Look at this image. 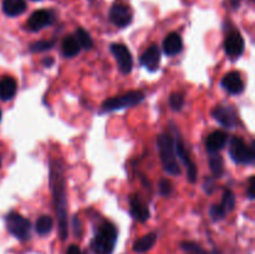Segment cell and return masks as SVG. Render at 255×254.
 Masks as SVG:
<instances>
[{"instance_id":"25","label":"cell","mask_w":255,"mask_h":254,"mask_svg":"<svg viewBox=\"0 0 255 254\" xmlns=\"http://www.w3.org/2000/svg\"><path fill=\"white\" fill-rule=\"evenodd\" d=\"M55 46L54 40H41V41H35L30 44V51L31 52H44L47 50H51Z\"/></svg>"},{"instance_id":"13","label":"cell","mask_w":255,"mask_h":254,"mask_svg":"<svg viewBox=\"0 0 255 254\" xmlns=\"http://www.w3.org/2000/svg\"><path fill=\"white\" fill-rule=\"evenodd\" d=\"M161 62V51L157 45H151L141 56L142 66L149 71H156Z\"/></svg>"},{"instance_id":"15","label":"cell","mask_w":255,"mask_h":254,"mask_svg":"<svg viewBox=\"0 0 255 254\" xmlns=\"http://www.w3.org/2000/svg\"><path fill=\"white\" fill-rule=\"evenodd\" d=\"M129 212L131 216L141 223H144L149 217L148 207L139 199L138 196H132L129 199Z\"/></svg>"},{"instance_id":"26","label":"cell","mask_w":255,"mask_h":254,"mask_svg":"<svg viewBox=\"0 0 255 254\" xmlns=\"http://www.w3.org/2000/svg\"><path fill=\"white\" fill-rule=\"evenodd\" d=\"M169 106L173 111H181L184 106V95L182 92H173L169 96Z\"/></svg>"},{"instance_id":"17","label":"cell","mask_w":255,"mask_h":254,"mask_svg":"<svg viewBox=\"0 0 255 254\" xmlns=\"http://www.w3.org/2000/svg\"><path fill=\"white\" fill-rule=\"evenodd\" d=\"M227 133L224 131H214L207 137V141H206V147H207V151L211 152V153H217L218 151H221L227 143Z\"/></svg>"},{"instance_id":"27","label":"cell","mask_w":255,"mask_h":254,"mask_svg":"<svg viewBox=\"0 0 255 254\" xmlns=\"http://www.w3.org/2000/svg\"><path fill=\"white\" fill-rule=\"evenodd\" d=\"M221 206L222 208L226 211V213L233 211L234 207H236V197H234V194L232 193V191H226Z\"/></svg>"},{"instance_id":"21","label":"cell","mask_w":255,"mask_h":254,"mask_svg":"<svg viewBox=\"0 0 255 254\" xmlns=\"http://www.w3.org/2000/svg\"><path fill=\"white\" fill-rule=\"evenodd\" d=\"M80 49H81V47H80L76 37L72 36V35H70V36L65 37V39L62 40L61 51L65 57H75L76 55H79Z\"/></svg>"},{"instance_id":"19","label":"cell","mask_w":255,"mask_h":254,"mask_svg":"<svg viewBox=\"0 0 255 254\" xmlns=\"http://www.w3.org/2000/svg\"><path fill=\"white\" fill-rule=\"evenodd\" d=\"M16 94V81L12 77H4L0 80V100L9 101Z\"/></svg>"},{"instance_id":"23","label":"cell","mask_w":255,"mask_h":254,"mask_svg":"<svg viewBox=\"0 0 255 254\" xmlns=\"http://www.w3.org/2000/svg\"><path fill=\"white\" fill-rule=\"evenodd\" d=\"M209 166H211V171L216 178H221L224 173V162L222 156L218 153H212L211 158H209Z\"/></svg>"},{"instance_id":"29","label":"cell","mask_w":255,"mask_h":254,"mask_svg":"<svg viewBox=\"0 0 255 254\" xmlns=\"http://www.w3.org/2000/svg\"><path fill=\"white\" fill-rule=\"evenodd\" d=\"M209 213H211V217L213 221H221V219H223L227 214L226 211L222 208L221 204H219V206H212Z\"/></svg>"},{"instance_id":"10","label":"cell","mask_w":255,"mask_h":254,"mask_svg":"<svg viewBox=\"0 0 255 254\" xmlns=\"http://www.w3.org/2000/svg\"><path fill=\"white\" fill-rule=\"evenodd\" d=\"M244 39L237 30L229 32L224 40V51L229 57H239L244 52Z\"/></svg>"},{"instance_id":"32","label":"cell","mask_w":255,"mask_h":254,"mask_svg":"<svg viewBox=\"0 0 255 254\" xmlns=\"http://www.w3.org/2000/svg\"><path fill=\"white\" fill-rule=\"evenodd\" d=\"M66 254H84V253H82L79 246H75V244H72V246H70L69 248H67Z\"/></svg>"},{"instance_id":"18","label":"cell","mask_w":255,"mask_h":254,"mask_svg":"<svg viewBox=\"0 0 255 254\" xmlns=\"http://www.w3.org/2000/svg\"><path fill=\"white\" fill-rule=\"evenodd\" d=\"M26 10L25 0H2V11L7 16H19Z\"/></svg>"},{"instance_id":"30","label":"cell","mask_w":255,"mask_h":254,"mask_svg":"<svg viewBox=\"0 0 255 254\" xmlns=\"http://www.w3.org/2000/svg\"><path fill=\"white\" fill-rule=\"evenodd\" d=\"M182 248L184 249V251H188V252H194V253L197 254H204V251L201 248V247L198 246V244L196 243H182Z\"/></svg>"},{"instance_id":"16","label":"cell","mask_w":255,"mask_h":254,"mask_svg":"<svg viewBox=\"0 0 255 254\" xmlns=\"http://www.w3.org/2000/svg\"><path fill=\"white\" fill-rule=\"evenodd\" d=\"M162 47H163V52L167 56H174V55L179 54L183 49L182 37L177 32H171L164 37Z\"/></svg>"},{"instance_id":"34","label":"cell","mask_w":255,"mask_h":254,"mask_svg":"<svg viewBox=\"0 0 255 254\" xmlns=\"http://www.w3.org/2000/svg\"><path fill=\"white\" fill-rule=\"evenodd\" d=\"M231 2H232V5H233V7H238L241 0H231Z\"/></svg>"},{"instance_id":"14","label":"cell","mask_w":255,"mask_h":254,"mask_svg":"<svg viewBox=\"0 0 255 254\" xmlns=\"http://www.w3.org/2000/svg\"><path fill=\"white\" fill-rule=\"evenodd\" d=\"M222 86H223L229 94L239 95L243 92L244 82L243 80H242V76L239 72L231 71L223 77V80H222Z\"/></svg>"},{"instance_id":"9","label":"cell","mask_w":255,"mask_h":254,"mask_svg":"<svg viewBox=\"0 0 255 254\" xmlns=\"http://www.w3.org/2000/svg\"><path fill=\"white\" fill-rule=\"evenodd\" d=\"M54 14L49 10H36L30 15L26 26L30 31H39L44 27L50 26L54 22Z\"/></svg>"},{"instance_id":"24","label":"cell","mask_w":255,"mask_h":254,"mask_svg":"<svg viewBox=\"0 0 255 254\" xmlns=\"http://www.w3.org/2000/svg\"><path fill=\"white\" fill-rule=\"evenodd\" d=\"M75 37H76L77 42H79V45H80V47H82V49L91 50L92 47H94V41H92L91 36H90V34L86 31V30L79 27V29L76 30Z\"/></svg>"},{"instance_id":"8","label":"cell","mask_w":255,"mask_h":254,"mask_svg":"<svg viewBox=\"0 0 255 254\" xmlns=\"http://www.w3.org/2000/svg\"><path fill=\"white\" fill-rule=\"evenodd\" d=\"M110 20L119 27L128 26L132 21V11L127 5L116 2L110 9Z\"/></svg>"},{"instance_id":"3","label":"cell","mask_w":255,"mask_h":254,"mask_svg":"<svg viewBox=\"0 0 255 254\" xmlns=\"http://www.w3.org/2000/svg\"><path fill=\"white\" fill-rule=\"evenodd\" d=\"M117 241L116 227L110 222H105L95 234L91 248L95 254H112Z\"/></svg>"},{"instance_id":"1","label":"cell","mask_w":255,"mask_h":254,"mask_svg":"<svg viewBox=\"0 0 255 254\" xmlns=\"http://www.w3.org/2000/svg\"><path fill=\"white\" fill-rule=\"evenodd\" d=\"M51 189L54 196L55 211L59 219V232L61 239L67 238V211H66V193H65V178L62 163L57 159L51 162Z\"/></svg>"},{"instance_id":"31","label":"cell","mask_w":255,"mask_h":254,"mask_svg":"<svg viewBox=\"0 0 255 254\" xmlns=\"http://www.w3.org/2000/svg\"><path fill=\"white\" fill-rule=\"evenodd\" d=\"M254 188H255V177L252 176L251 178H249V182H248V196L251 199H254V197H255Z\"/></svg>"},{"instance_id":"5","label":"cell","mask_w":255,"mask_h":254,"mask_svg":"<svg viewBox=\"0 0 255 254\" xmlns=\"http://www.w3.org/2000/svg\"><path fill=\"white\" fill-rule=\"evenodd\" d=\"M229 153L232 159L237 163H253L255 161V151L254 144L249 147L246 142L239 137H233L229 146Z\"/></svg>"},{"instance_id":"6","label":"cell","mask_w":255,"mask_h":254,"mask_svg":"<svg viewBox=\"0 0 255 254\" xmlns=\"http://www.w3.org/2000/svg\"><path fill=\"white\" fill-rule=\"evenodd\" d=\"M5 222H6L7 231L12 236L16 237L17 239L24 241V239L29 238L30 228H31L29 219L22 217L21 214L16 213V212H10L6 216V218H5Z\"/></svg>"},{"instance_id":"33","label":"cell","mask_w":255,"mask_h":254,"mask_svg":"<svg viewBox=\"0 0 255 254\" xmlns=\"http://www.w3.org/2000/svg\"><path fill=\"white\" fill-rule=\"evenodd\" d=\"M204 191H206L208 194H211L212 192H213V179L212 178L207 179V182L204 183Z\"/></svg>"},{"instance_id":"11","label":"cell","mask_w":255,"mask_h":254,"mask_svg":"<svg viewBox=\"0 0 255 254\" xmlns=\"http://www.w3.org/2000/svg\"><path fill=\"white\" fill-rule=\"evenodd\" d=\"M212 116L227 128H234L238 122L236 110L231 106H217L212 111Z\"/></svg>"},{"instance_id":"22","label":"cell","mask_w":255,"mask_h":254,"mask_svg":"<svg viewBox=\"0 0 255 254\" xmlns=\"http://www.w3.org/2000/svg\"><path fill=\"white\" fill-rule=\"evenodd\" d=\"M52 228H54V221L49 216L39 217L36 224H35V229H36V232L40 236H46V234H49L52 231Z\"/></svg>"},{"instance_id":"28","label":"cell","mask_w":255,"mask_h":254,"mask_svg":"<svg viewBox=\"0 0 255 254\" xmlns=\"http://www.w3.org/2000/svg\"><path fill=\"white\" fill-rule=\"evenodd\" d=\"M159 192H161L162 196L164 197H169L173 192V186H172V182L169 179H161L159 182Z\"/></svg>"},{"instance_id":"7","label":"cell","mask_w":255,"mask_h":254,"mask_svg":"<svg viewBox=\"0 0 255 254\" xmlns=\"http://www.w3.org/2000/svg\"><path fill=\"white\" fill-rule=\"evenodd\" d=\"M110 50L116 59L122 74H129L132 71V67H133V60H132V55L129 50L127 49V46H125L124 44H111Z\"/></svg>"},{"instance_id":"12","label":"cell","mask_w":255,"mask_h":254,"mask_svg":"<svg viewBox=\"0 0 255 254\" xmlns=\"http://www.w3.org/2000/svg\"><path fill=\"white\" fill-rule=\"evenodd\" d=\"M174 148H176L177 157H179L182 162H183L184 166L187 167V176H188V181L194 183L197 181V167L193 162L191 161L188 156V152H187L186 147H184L183 142L181 138H177V141L174 142Z\"/></svg>"},{"instance_id":"20","label":"cell","mask_w":255,"mask_h":254,"mask_svg":"<svg viewBox=\"0 0 255 254\" xmlns=\"http://www.w3.org/2000/svg\"><path fill=\"white\" fill-rule=\"evenodd\" d=\"M157 241V234L156 233H148L146 236L141 237V238L137 239L133 243V251L137 253H146L149 249H152V247L156 244Z\"/></svg>"},{"instance_id":"36","label":"cell","mask_w":255,"mask_h":254,"mask_svg":"<svg viewBox=\"0 0 255 254\" xmlns=\"http://www.w3.org/2000/svg\"><path fill=\"white\" fill-rule=\"evenodd\" d=\"M34 1H39V0H34Z\"/></svg>"},{"instance_id":"4","label":"cell","mask_w":255,"mask_h":254,"mask_svg":"<svg viewBox=\"0 0 255 254\" xmlns=\"http://www.w3.org/2000/svg\"><path fill=\"white\" fill-rule=\"evenodd\" d=\"M144 100V94L142 91H129L122 96L111 97L102 104L104 111H116V110L128 109L136 106Z\"/></svg>"},{"instance_id":"35","label":"cell","mask_w":255,"mask_h":254,"mask_svg":"<svg viewBox=\"0 0 255 254\" xmlns=\"http://www.w3.org/2000/svg\"><path fill=\"white\" fill-rule=\"evenodd\" d=\"M0 120H1V110H0Z\"/></svg>"},{"instance_id":"2","label":"cell","mask_w":255,"mask_h":254,"mask_svg":"<svg viewBox=\"0 0 255 254\" xmlns=\"http://www.w3.org/2000/svg\"><path fill=\"white\" fill-rule=\"evenodd\" d=\"M157 147H158L164 171L173 176L181 174V168L177 161V153L174 148V141L172 137L167 133H161L157 138Z\"/></svg>"}]
</instances>
